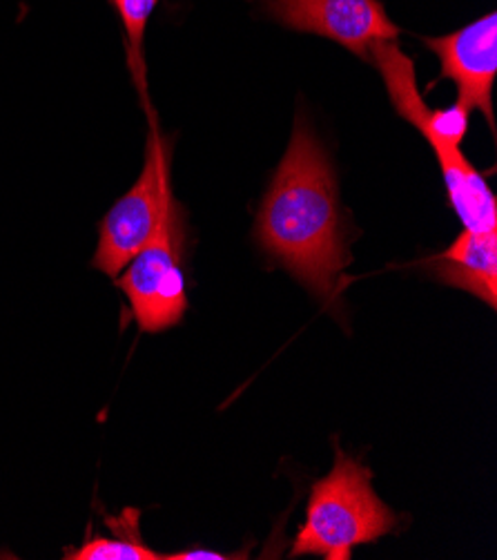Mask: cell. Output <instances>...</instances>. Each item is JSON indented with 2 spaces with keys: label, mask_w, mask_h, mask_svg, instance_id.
Instances as JSON below:
<instances>
[{
  "label": "cell",
  "mask_w": 497,
  "mask_h": 560,
  "mask_svg": "<svg viewBox=\"0 0 497 560\" xmlns=\"http://www.w3.org/2000/svg\"><path fill=\"white\" fill-rule=\"evenodd\" d=\"M255 237L319 298L351 264L335 171L301 117L257 212Z\"/></svg>",
  "instance_id": "cell-1"
},
{
  "label": "cell",
  "mask_w": 497,
  "mask_h": 560,
  "mask_svg": "<svg viewBox=\"0 0 497 560\" xmlns=\"http://www.w3.org/2000/svg\"><path fill=\"white\" fill-rule=\"evenodd\" d=\"M161 558H165V560H228L233 556L208 551V549H190V551H179V553H163Z\"/></svg>",
  "instance_id": "cell-10"
},
{
  "label": "cell",
  "mask_w": 497,
  "mask_h": 560,
  "mask_svg": "<svg viewBox=\"0 0 497 560\" xmlns=\"http://www.w3.org/2000/svg\"><path fill=\"white\" fill-rule=\"evenodd\" d=\"M430 275L451 289L466 291L486 306L497 304V231H464L430 264Z\"/></svg>",
  "instance_id": "cell-7"
},
{
  "label": "cell",
  "mask_w": 497,
  "mask_h": 560,
  "mask_svg": "<svg viewBox=\"0 0 497 560\" xmlns=\"http://www.w3.org/2000/svg\"><path fill=\"white\" fill-rule=\"evenodd\" d=\"M372 474L342 450L335 467L310 489L306 523L299 527L291 556L351 560L359 545L377 542L398 527V516L372 489Z\"/></svg>",
  "instance_id": "cell-2"
},
{
  "label": "cell",
  "mask_w": 497,
  "mask_h": 560,
  "mask_svg": "<svg viewBox=\"0 0 497 560\" xmlns=\"http://www.w3.org/2000/svg\"><path fill=\"white\" fill-rule=\"evenodd\" d=\"M184 223L181 208L170 195L147 244L132 257L117 279L143 332L177 326L188 311L186 275L181 266Z\"/></svg>",
  "instance_id": "cell-3"
},
{
  "label": "cell",
  "mask_w": 497,
  "mask_h": 560,
  "mask_svg": "<svg viewBox=\"0 0 497 560\" xmlns=\"http://www.w3.org/2000/svg\"><path fill=\"white\" fill-rule=\"evenodd\" d=\"M259 5L280 25L335 40L362 61H370L377 43L402 34L379 0H259Z\"/></svg>",
  "instance_id": "cell-5"
},
{
  "label": "cell",
  "mask_w": 497,
  "mask_h": 560,
  "mask_svg": "<svg viewBox=\"0 0 497 560\" xmlns=\"http://www.w3.org/2000/svg\"><path fill=\"white\" fill-rule=\"evenodd\" d=\"M117 8L123 27L128 32V51H130V66L134 70L137 81L143 85V36L147 30V23L158 5V0H113Z\"/></svg>",
  "instance_id": "cell-9"
},
{
  "label": "cell",
  "mask_w": 497,
  "mask_h": 560,
  "mask_svg": "<svg viewBox=\"0 0 497 560\" xmlns=\"http://www.w3.org/2000/svg\"><path fill=\"white\" fill-rule=\"evenodd\" d=\"M170 156L165 139L152 124L145 165L137 184L113 206L98 226V246L92 266L117 279L132 257L147 244L170 190Z\"/></svg>",
  "instance_id": "cell-4"
},
{
  "label": "cell",
  "mask_w": 497,
  "mask_h": 560,
  "mask_svg": "<svg viewBox=\"0 0 497 560\" xmlns=\"http://www.w3.org/2000/svg\"><path fill=\"white\" fill-rule=\"evenodd\" d=\"M70 560H158L161 553L139 540L137 529L132 534H117L115 538L94 536L79 549L68 551Z\"/></svg>",
  "instance_id": "cell-8"
},
{
  "label": "cell",
  "mask_w": 497,
  "mask_h": 560,
  "mask_svg": "<svg viewBox=\"0 0 497 560\" xmlns=\"http://www.w3.org/2000/svg\"><path fill=\"white\" fill-rule=\"evenodd\" d=\"M424 45L439 56L441 79L458 85V101L464 109H480L495 132L493 83L497 77V14L488 12L471 25L437 38H424Z\"/></svg>",
  "instance_id": "cell-6"
}]
</instances>
